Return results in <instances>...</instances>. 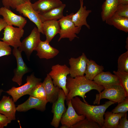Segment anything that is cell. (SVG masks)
<instances>
[{"label": "cell", "mask_w": 128, "mask_h": 128, "mask_svg": "<svg viewBox=\"0 0 128 128\" xmlns=\"http://www.w3.org/2000/svg\"><path fill=\"white\" fill-rule=\"evenodd\" d=\"M128 111V96L122 102L118 103L117 105L112 110L115 113H126Z\"/></svg>", "instance_id": "cell-32"}, {"label": "cell", "mask_w": 128, "mask_h": 128, "mask_svg": "<svg viewBox=\"0 0 128 128\" xmlns=\"http://www.w3.org/2000/svg\"><path fill=\"white\" fill-rule=\"evenodd\" d=\"M67 103L68 108L62 115L60 122L62 125H65L71 128L73 126L85 119V117L77 114L72 105L71 100L67 101Z\"/></svg>", "instance_id": "cell-13"}, {"label": "cell", "mask_w": 128, "mask_h": 128, "mask_svg": "<svg viewBox=\"0 0 128 128\" xmlns=\"http://www.w3.org/2000/svg\"><path fill=\"white\" fill-rule=\"evenodd\" d=\"M66 97L64 91L60 88L58 97L53 103L51 110L53 116L50 124L55 128L58 127L62 116L67 109L65 105Z\"/></svg>", "instance_id": "cell-9"}, {"label": "cell", "mask_w": 128, "mask_h": 128, "mask_svg": "<svg viewBox=\"0 0 128 128\" xmlns=\"http://www.w3.org/2000/svg\"><path fill=\"white\" fill-rule=\"evenodd\" d=\"M84 0H80V7L78 11L75 14L73 13L71 19L76 26L81 27L83 25L86 26L88 29L90 26L87 21V18L92 11L87 10L86 6H83Z\"/></svg>", "instance_id": "cell-18"}, {"label": "cell", "mask_w": 128, "mask_h": 128, "mask_svg": "<svg viewBox=\"0 0 128 128\" xmlns=\"http://www.w3.org/2000/svg\"><path fill=\"white\" fill-rule=\"evenodd\" d=\"M113 72L118 77L120 84L124 88L128 96V73L115 71Z\"/></svg>", "instance_id": "cell-31"}, {"label": "cell", "mask_w": 128, "mask_h": 128, "mask_svg": "<svg viewBox=\"0 0 128 128\" xmlns=\"http://www.w3.org/2000/svg\"><path fill=\"white\" fill-rule=\"evenodd\" d=\"M7 25L3 18H0V32Z\"/></svg>", "instance_id": "cell-38"}, {"label": "cell", "mask_w": 128, "mask_h": 128, "mask_svg": "<svg viewBox=\"0 0 128 128\" xmlns=\"http://www.w3.org/2000/svg\"><path fill=\"white\" fill-rule=\"evenodd\" d=\"M22 52L18 48H14L13 51V54L16 59L17 67L14 70V75L12 80L19 86L22 84L23 76L30 71L29 68L23 59L21 55Z\"/></svg>", "instance_id": "cell-10"}, {"label": "cell", "mask_w": 128, "mask_h": 128, "mask_svg": "<svg viewBox=\"0 0 128 128\" xmlns=\"http://www.w3.org/2000/svg\"><path fill=\"white\" fill-rule=\"evenodd\" d=\"M101 128L97 123L90 121L85 118L78 122L71 128Z\"/></svg>", "instance_id": "cell-30"}, {"label": "cell", "mask_w": 128, "mask_h": 128, "mask_svg": "<svg viewBox=\"0 0 128 128\" xmlns=\"http://www.w3.org/2000/svg\"><path fill=\"white\" fill-rule=\"evenodd\" d=\"M127 117V113L126 112L124 116L120 119L117 128H128V120Z\"/></svg>", "instance_id": "cell-36"}, {"label": "cell", "mask_w": 128, "mask_h": 128, "mask_svg": "<svg viewBox=\"0 0 128 128\" xmlns=\"http://www.w3.org/2000/svg\"><path fill=\"white\" fill-rule=\"evenodd\" d=\"M128 37H127L126 41V46L125 47L127 49V50H128Z\"/></svg>", "instance_id": "cell-41"}, {"label": "cell", "mask_w": 128, "mask_h": 128, "mask_svg": "<svg viewBox=\"0 0 128 128\" xmlns=\"http://www.w3.org/2000/svg\"><path fill=\"white\" fill-rule=\"evenodd\" d=\"M27 95L42 100H46V92L41 82L31 90Z\"/></svg>", "instance_id": "cell-28"}, {"label": "cell", "mask_w": 128, "mask_h": 128, "mask_svg": "<svg viewBox=\"0 0 128 128\" xmlns=\"http://www.w3.org/2000/svg\"><path fill=\"white\" fill-rule=\"evenodd\" d=\"M104 69L103 66L98 64L93 60H89L87 64L84 76L87 79L93 80L97 75L103 71Z\"/></svg>", "instance_id": "cell-27"}, {"label": "cell", "mask_w": 128, "mask_h": 128, "mask_svg": "<svg viewBox=\"0 0 128 128\" xmlns=\"http://www.w3.org/2000/svg\"><path fill=\"white\" fill-rule=\"evenodd\" d=\"M40 40V32L37 28L35 27L30 34L23 40L18 49L24 52L29 60L32 52L35 50Z\"/></svg>", "instance_id": "cell-8"}, {"label": "cell", "mask_w": 128, "mask_h": 128, "mask_svg": "<svg viewBox=\"0 0 128 128\" xmlns=\"http://www.w3.org/2000/svg\"><path fill=\"white\" fill-rule=\"evenodd\" d=\"M60 128H69V127L65 125H63L60 127Z\"/></svg>", "instance_id": "cell-40"}, {"label": "cell", "mask_w": 128, "mask_h": 128, "mask_svg": "<svg viewBox=\"0 0 128 128\" xmlns=\"http://www.w3.org/2000/svg\"><path fill=\"white\" fill-rule=\"evenodd\" d=\"M60 27L59 20L47 21L42 23V30L45 35L46 40L50 42L58 33H59Z\"/></svg>", "instance_id": "cell-22"}, {"label": "cell", "mask_w": 128, "mask_h": 128, "mask_svg": "<svg viewBox=\"0 0 128 128\" xmlns=\"http://www.w3.org/2000/svg\"><path fill=\"white\" fill-rule=\"evenodd\" d=\"M106 23L113 26L120 30L128 32V18L121 17L114 13L105 21Z\"/></svg>", "instance_id": "cell-23"}, {"label": "cell", "mask_w": 128, "mask_h": 128, "mask_svg": "<svg viewBox=\"0 0 128 128\" xmlns=\"http://www.w3.org/2000/svg\"><path fill=\"white\" fill-rule=\"evenodd\" d=\"M117 71L128 73V50L121 54L118 60Z\"/></svg>", "instance_id": "cell-29"}, {"label": "cell", "mask_w": 128, "mask_h": 128, "mask_svg": "<svg viewBox=\"0 0 128 128\" xmlns=\"http://www.w3.org/2000/svg\"><path fill=\"white\" fill-rule=\"evenodd\" d=\"M118 5L117 0H105L102 6V20L105 21L115 12Z\"/></svg>", "instance_id": "cell-26"}, {"label": "cell", "mask_w": 128, "mask_h": 128, "mask_svg": "<svg viewBox=\"0 0 128 128\" xmlns=\"http://www.w3.org/2000/svg\"><path fill=\"white\" fill-rule=\"evenodd\" d=\"M31 2H25L19 5L16 8L17 11L28 18L37 26L40 33L43 34L42 30V23L39 14L32 7Z\"/></svg>", "instance_id": "cell-12"}, {"label": "cell", "mask_w": 128, "mask_h": 128, "mask_svg": "<svg viewBox=\"0 0 128 128\" xmlns=\"http://www.w3.org/2000/svg\"><path fill=\"white\" fill-rule=\"evenodd\" d=\"M25 2H31V0H24Z\"/></svg>", "instance_id": "cell-43"}, {"label": "cell", "mask_w": 128, "mask_h": 128, "mask_svg": "<svg viewBox=\"0 0 128 128\" xmlns=\"http://www.w3.org/2000/svg\"><path fill=\"white\" fill-rule=\"evenodd\" d=\"M89 60L84 53L77 58H71L69 59L70 76L73 78L77 76H84Z\"/></svg>", "instance_id": "cell-11"}, {"label": "cell", "mask_w": 128, "mask_h": 128, "mask_svg": "<svg viewBox=\"0 0 128 128\" xmlns=\"http://www.w3.org/2000/svg\"><path fill=\"white\" fill-rule=\"evenodd\" d=\"M46 95V100L50 103H53L58 99L60 91V89L54 85L52 79L48 74L42 83Z\"/></svg>", "instance_id": "cell-16"}, {"label": "cell", "mask_w": 128, "mask_h": 128, "mask_svg": "<svg viewBox=\"0 0 128 128\" xmlns=\"http://www.w3.org/2000/svg\"><path fill=\"white\" fill-rule=\"evenodd\" d=\"M72 105L79 115H83L89 120L98 123L101 128L104 120V115L106 109L111 105L116 103L109 101L100 105H93L82 101L76 96L71 99Z\"/></svg>", "instance_id": "cell-1"}, {"label": "cell", "mask_w": 128, "mask_h": 128, "mask_svg": "<svg viewBox=\"0 0 128 128\" xmlns=\"http://www.w3.org/2000/svg\"><path fill=\"white\" fill-rule=\"evenodd\" d=\"M60 0H38L31 4L34 9L38 14H42L61 5Z\"/></svg>", "instance_id": "cell-20"}, {"label": "cell", "mask_w": 128, "mask_h": 128, "mask_svg": "<svg viewBox=\"0 0 128 128\" xmlns=\"http://www.w3.org/2000/svg\"><path fill=\"white\" fill-rule=\"evenodd\" d=\"M41 80V78L36 77L33 73L30 75L27 76L26 83L19 87H12L5 92L12 97L15 103L21 97L26 95L34 87L39 83Z\"/></svg>", "instance_id": "cell-6"}, {"label": "cell", "mask_w": 128, "mask_h": 128, "mask_svg": "<svg viewBox=\"0 0 128 128\" xmlns=\"http://www.w3.org/2000/svg\"><path fill=\"white\" fill-rule=\"evenodd\" d=\"M11 49L10 46L0 41V57L8 55L11 54Z\"/></svg>", "instance_id": "cell-35"}, {"label": "cell", "mask_w": 128, "mask_h": 128, "mask_svg": "<svg viewBox=\"0 0 128 128\" xmlns=\"http://www.w3.org/2000/svg\"><path fill=\"white\" fill-rule=\"evenodd\" d=\"M11 121L5 115L0 113V123L4 127L6 126L11 123Z\"/></svg>", "instance_id": "cell-37"}, {"label": "cell", "mask_w": 128, "mask_h": 128, "mask_svg": "<svg viewBox=\"0 0 128 128\" xmlns=\"http://www.w3.org/2000/svg\"><path fill=\"white\" fill-rule=\"evenodd\" d=\"M126 113H114L112 111L105 113L104 123L101 128H117L120 119Z\"/></svg>", "instance_id": "cell-24"}, {"label": "cell", "mask_w": 128, "mask_h": 128, "mask_svg": "<svg viewBox=\"0 0 128 128\" xmlns=\"http://www.w3.org/2000/svg\"><path fill=\"white\" fill-rule=\"evenodd\" d=\"M23 28L7 25L4 29V36L1 39L9 46L18 48L21 44L20 39L24 34Z\"/></svg>", "instance_id": "cell-7"}, {"label": "cell", "mask_w": 128, "mask_h": 128, "mask_svg": "<svg viewBox=\"0 0 128 128\" xmlns=\"http://www.w3.org/2000/svg\"><path fill=\"white\" fill-rule=\"evenodd\" d=\"M66 88L68 93L65 100L67 101L74 97L79 96L82 97L84 102L88 103L85 97V94L91 90H95L99 93L104 88L98 84L93 81L87 78L84 76H78L73 78L67 77Z\"/></svg>", "instance_id": "cell-2"}, {"label": "cell", "mask_w": 128, "mask_h": 128, "mask_svg": "<svg viewBox=\"0 0 128 128\" xmlns=\"http://www.w3.org/2000/svg\"><path fill=\"white\" fill-rule=\"evenodd\" d=\"M66 6L65 4H63L46 13L38 14L41 21L43 23L46 21L57 20L61 19L64 16L63 12Z\"/></svg>", "instance_id": "cell-25"}, {"label": "cell", "mask_w": 128, "mask_h": 128, "mask_svg": "<svg viewBox=\"0 0 128 128\" xmlns=\"http://www.w3.org/2000/svg\"><path fill=\"white\" fill-rule=\"evenodd\" d=\"M4 7L9 9H16L19 5L24 3V0H2Z\"/></svg>", "instance_id": "cell-33"}, {"label": "cell", "mask_w": 128, "mask_h": 128, "mask_svg": "<svg viewBox=\"0 0 128 128\" xmlns=\"http://www.w3.org/2000/svg\"><path fill=\"white\" fill-rule=\"evenodd\" d=\"M114 13L120 16L128 18V5H119Z\"/></svg>", "instance_id": "cell-34"}, {"label": "cell", "mask_w": 128, "mask_h": 128, "mask_svg": "<svg viewBox=\"0 0 128 128\" xmlns=\"http://www.w3.org/2000/svg\"><path fill=\"white\" fill-rule=\"evenodd\" d=\"M51 70L48 73L54 85L62 89L66 96L68 91L66 88L67 75L69 74V68L66 64H57L53 65Z\"/></svg>", "instance_id": "cell-5"}, {"label": "cell", "mask_w": 128, "mask_h": 128, "mask_svg": "<svg viewBox=\"0 0 128 128\" xmlns=\"http://www.w3.org/2000/svg\"><path fill=\"white\" fill-rule=\"evenodd\" d=\"M118 5L119 4L128 5V0H117Z\"/></svg>", "instance_id": "cell-39"}, {"label": "cell", "mask_w": 128, "mask_h": 128, "mask_svg": "<svg viewBox=\"0 0 128 128\" xmlns=\"http://www.w3.org/2000/svg\"><path fill=\"white\" fill-rule=\"evenodd\" d=\"M3 90L2 89H0V96L1 95L3 91Z\"/></svg>", "instance_id": "cell-42"}, {"label": "cell", "mask_w": 128, "mask_h": 128, "mask_svg": "<svg viewBox=\"0 0 128 128\" xmlns=\"http://www.w3.org/2000/svg\"><path fill=\"white\" fill-rule=\"evenodd\" d=\"M4 127L3 125L0 123V128H3Z\"/></svg>", "instance_id": "cell-44"}, {"label": "cell", "mask_w": 128, "mask_h": 128, "mask_svg": "<svg viewBox=\"0 0 128 128\" xmlns=\"http://www.w3.org/2000/svg\"><path fill=\"white\" fill-rule=\"evenodd\" d=\"M73 13L67 14L59 20L60 29L58 41L61 39L65 38H68L70 41L75 38H79L76 34L79 33L81 27L76 26L72 21L71 16Z\"/></svg>", "instance_id": "cell-4"}, {"label": "cell", "mask_w": 128, "mask_h": 128, "mask_svg": "<svg viewBox=\"0 0 128 128\" xmlns=\"http://www.w3.org/2000/svg\"><path fill=\"white\" fill-rule=\"evenodd\" d=\"M16 107L12 98L4 96L0 101V113L11 121L15 119Z\"/></svg>", "instance_id": "cell-17"}, {"label": "cell", "mask_w": 128, "mask_h": 128, "mask_svg": "<svg viewBox=\"0 0 128 128\" xmlns=\"http://www.w3.org/2000/svg\"><path fill=\"white\" fill-rule=\"evenodd\" d=\"M47 101L30 96L28 99L23 103L18 105L16 107L17 111L26 112L32 109L44 111L46 110Z\"/></svg>", "instance_id": "cell-15"}, {"label": "cell", "mask_w": 128, "mask_h": 128, "mask_svg": "<svg viewBox=\"0 0 128 128\" xmlns=\"http://www.w3.org/2000/svg\"><path fill=\"white\" fill-rule=\"evenodd\" d=\"M93 80L96 83L104 88L120 83L117 76L109 71L101 72L94 78Z\"/></svg>", "instance_id": "cell-21"}, {"label": "cell", "mask_w": 128, "mask_h": 128, "mask_svg": "<svg viewBox=\"0 0 128 128\" xmlns=\"http://www.w3.org/2000/svg\"><path fill=\"white\" fill-rule=\"evenodd\" d=\"M127 96L124 88L119 83L105 88L103 91L96 94L93 104H99L101 100L103 99H107L118 103Z\"/></svg>", "instance_id": "cell-3"}, {"label": "cell", "mask_w": 128, "mask_h": 128, "mask_svg": "<svg viewBox=\"0 0 128 128\" xmlns=\"http://www.w3.org/2000/svg\"><path fill=\"white\" fill-rule=\"evenodd\" d=\"M0 15L3 17L7 25L23 28L27 23V20L23 17L15 14L10 9L4 7L0 8Z\"/></svg>", "instance_id": "cell-14"}, {"label": "cell", "mask_w": 128, "mask_h": 128, "mask_svg": "<svg viewBox=\"0 0 128 128\" xmlns=\"http://www.w3.org/2000/svg\"><path fill=\"white\" fill-rule=\"evenodd\" d=\"M35 50L37 52L36 55L40 59H46L53 58L59 52L58 50L51 46L46 40L44 41L41 40Z\"/></svg>", "instance_id": "cell-19"}]
</instances>
